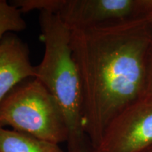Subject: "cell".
Listing matches in <instances>:
<instances>
[{
	"label": "cell",
	"mask_w": 152,
	"mask_h": 152,
	"mask_svg": "<svg viewBox=\"0 0 152 152\" xmlns=\"http://www.w3.org/2000/svg\"><path fill=\"white\" fill-rule=\"evenodd\" d=\"M45 54L35 66V77L58 102L67 124L71 144L85 138L83 128V91L80 73L71 49V30L56 14L39 15Z\"/></svg>",
	"instance_id": "7a4b0ae2"
},
{
	"label": "cell",
	"mask_w": 152,
	"mask_h": 152,
	"mask_svg": "<svg viewBox=\"0 0 152 152\" xmlns=\"http://www.w3.org/2000/svg\"><path fill=\"white\" fill-rule=\"evenodd\" d=\"M27 25L22 13L6 0H0V42L11 32L23 31Z\"/></svg>",
	"instance_id": "ba28073f"
},
{
	"label": "cell",
	"mask_w": 152,
	"mask_h": 152,
	"mask_svg": "<svg viewBox=\"0 0 152 152\" xmlns=\"http://www.w3.org/2000/svg\"><path fill=\"white\" fill-rule=\"evenodd\" d=\"M144 96H152V44L150 47L147 57V81Z\"/></svg>",
	"instance_id": "30bf717a"
},
{
	"label": "cell",
	"mask_w": 152,
	"mask_h": 152,
	"mask_svg": "<svg viewBox=\"0 0 152 152\" xmlns=\"http://www.w3.org/2000/svg\"><path fill=\"white\" fill-rule=\"evenodd\" d=\"M65 2V0H13L9 3L16 7L20 12L26 13L38 10L56 14Z\"/></svg>",
	"instance_id": "9c48e42d"
},
{
	"label": "cell",
	"mask_w": 152,
	"mask_h": 152,
	"mask_svg": "<svg viewBox=\"0 0 152 152\" xmlns=\"http://www.w3.org/2000/svg\"><path fill=\"white\" fill-rule=\"evenodd\" d=\"M68 152H94V151L90 143H87L85 138L80 141L68 144Z\"/></svg>",
	"instance_id": "8fae6325"
},
{
	"label": "cell",
	"mask_w": 152,
	"mask_h": 152,
	"mask_svg": "<svg viewBox=\"0 0 152 152\" xmlns=\"http://www.w3.org/2000/svg\"><path fill=\"white\" fill-rule=\"evenodd\" d=\"M152 0H65L56 15L70 30L146 18Z\"/></svg>",
	"instance_id": "5b68a950"
},
{
	"label": "cell",
	"mask_w": 152,
	"mask_h": 152,
	"mask_svg": "<svg viewBox=\"0 0 152 152\" xmlns=\"http://www.w3.org/2000/svg\"><path fill=\"white\" fill-rule=\"evenodd\" d=\"M7 126L58 144L69 137L58 102L35 77L17 85L0 103V128Z\"/></svg>",
	"instance_id": "3957f363"
},
{
	"label": "cell",
	"mask_w": 152,
	"mask_h": 152,
	"mask_svg": "<svg viewBox=\"0 0 152 152\" xmlns=\"http://www.w3.org/2000/svg\"><path fill=\"white\" fill-rule=\"evenodd\" d=\"M144 152H152V147H151V148H149V149H147V151H145Z\"/></svg>",
	"instance_id": "4fadbf2b"
},
{
	"label": "cell",
	"mask_w": 152,
	"mask_h": 152,
	"mask_svg": "<svg viewBox=\"0 0 152 152\" xmlns=\"http://www.w3.org/2000/svg\"><path fill=\"white\" fill-rule=\"evenodd\" d=\"M0 152H64L58 144L26 133L0 128Z\"/></svg>",
	"instance_id": "52a82bcc"
},
{
	"label": "cell",
	"mask_w": 152,
	"mask_h": 152,
	"mask_svg": "<svg viewBox=\"0 0 152 152\" xmlns=\"http://www.w3.org/2000/svg\"><path fill=\"white\" fill-rule=\"evenodd\" d=\"M151 44L146 18L71 30L83 85V128L93 149L112 120L144 96Z\"/></svg>",
	"instance_id": "6da1fadb"
},
{
	"label": "cell",
	"mask_w": 152,
	"mask_h": 152,
	"mask_svg": "<svg viewBox=\"0 0 152 152\" xmlns=\"http://www.w3.org/2000/svg\"><path fill=\"white\" fill-rule=\"evenodd\" d=\"M146 19H147L148 26H149V29L151 30V33L152 34V11L149 13V15L146 17Z\"/></svg>",
	"instance_id": "7c38bea8"
},
{
	"label": "cell",
	"mask_w": 152,
	"mask_h": 152,
	"mask_svg": "<svg viewBox=\"0 0 152 152\" xmlns=\"http://www.w3.org/2000/svg\"><path fill=\"white\" fill-rule=\"evenodd\" d=\"M26 43L12 33L0 42V103L17 85L35 77Z\"/></svg>",
	"instance_id": "8992f818"
},
{
	"label": "cell",
	"mask_w": 152,
	"mask_h": 152,
	"mask_svg": "<svg viewBox=\"0 0 152 152\" xmlns=\"http://www.w3.org/2000/svg\"><path fill=\"white\" fill-rule=\"evenodd\" d=\"M152 147V96H144L112 120L94 152H144Z\"/></svg>",
	"instance_id": "277c9868"
}]
</instances>
